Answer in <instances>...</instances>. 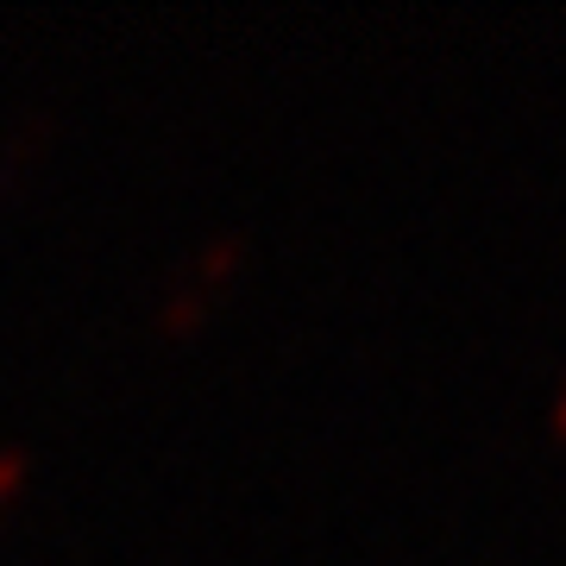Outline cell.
Here are the masks:
<instances>
[{"mask_svg": "<svg viewBox=\"0 0 566 566\" xmlns=\"http://www.w3.org/2000/svg\"><path fill=\"white\" fill-rule=\"evenodd\" d=\"M25 472V453H0V497L13 491V479Z\"/></svg>", "mask_w": 566, "mask_h": 566, "instance_id": "6da1fadb", "label": "cell"}, {"mask_svg": "<svg viewBox=\"0 0 566 566\" xmlns=\"http://www.w3.org/2000/svg\"><path fill=\"white\" fill-rule=\"evenodd\" d=\"M554 428H560V434H566V397H560V409H554Z\"/></svg>", "mask_w": 566, "mask_h": 566, "instance_id": "7a4b0ae2", "label": "cell"}]
</instances>
